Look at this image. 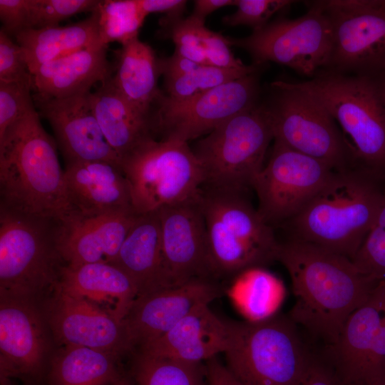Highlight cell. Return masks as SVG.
<instances>
[{
	"label": "cell",
	"instance_id": "obj_42",
	"mask_svg": "<svg viewBox=\"0 0 385 385\" xmlns=\"http://www.w3.org/2000/svg\"><path fill=\"white\" fill-rule=\"evenodd\" d=\"M31 0H0L2 29L10 36L29 29Z\"/></svg>",
	"mask_w": 385,
	"mask_h": 385
},
{
	"label": "cell",
	"instance_id": "obj_14",
	"mask_svg": "<svg viewBox=\"0 0 385 385\" xmlns=\"http://www.w3.org/2000/svg\"><path fill=\"white\" fill-rule=\"evenodd\" d=\"M334 171L323 162L274 140L270 158L252 184L258 212L272 227L285 224L309 202Z\"/></svg>",
	"mask_w": 385,
	"mask_h": 385
},
{
	"label": "cell",
	"instance_id": "obj_36",
	"mask_svg": "<svg viewBox=\"0 0 385 385\" xmlns=\"http://www.w3.org/2000/svg\"><path fill=\"white\" fill-rule=\"evenodd\" d=\"M98 2L95 0H31L29 29L58 26L61 21L72 16L92 12Z\"/></svg>",
	"mask_w": 385,
	"mask_h": 385
},
{
	"label": "cell",
	"instance_id": "obj_38",
	"mask_svg": "<svg viewBox=\"0 0 385 385\" xmlns=\"http://www.w3.org/2000/svg\"><path fill=\"white\" fill-rule=\"evenodd\" d=\"M31 82L0 81V138L14 123L34 108Z\"/></svg>",
	"mask_w": 385,
	"mask_h": 385
},
{
	"label": "cell",
	"instance_id": "obj_23",
	"mask_svg": "<svg viewBox=\"0 0 385 385\" xmlns=\"http://www.w3.org/2000/svg\"><path fill=\"white\" fill-rule=\"evenodd\" d=\"M64 178L73 211L93 215L133 209L130 186L119 163H66Z\"/></svg>",
	"mask_w": 385,
	"mask_h": 385
},
{
	"label": "cell",
	"instance_id": "obj_3",
	"mask_svg": "<svg viewBox=\"0 0 385 385\" xmlns=\"http://www.w3.org/2000/svg\"><path fill=\"white\" fill-rule=\"evenodd\" d=\"M385 180L361 165L334 171L309 202L285 225L292 239L351 260L381 207Z\"/></svg>",
	"mask_w": 385,
	"mask_h": 385
},
{
	"label": "cell",
	"instance_id": "obj_32",
	"mask_svg": "<svg viewBox=\"0 0 385 385\" xmlns=\"http://www.w3.org/2000/svg\"><path fill=\"white\" fill-rule=\"evenodd\" d=\"M98 17L101 44L112 42L121 45L138 37L148 16L137 0L99 1L93 10Z\"/></svg>",
	"mask_w": 385,
	"mask_h": 385
},
{
	"label": "cell",
	"instance_id": "obj_7",
	"mask_svg": "<svg viewBox=\"0 0 385 385\" xmlns=\"http://www.w3.org/2000/svg\"><path fill=\"white\" fill-rule=\"evenodd\" d=\"M120 165L138 214L195 199L205 183L194 152L178 140L150 138L123 156Z\"/></svg>",
	"mask_w": 385,
	"mask_h": 385
},
{
	"label": "cell",
	"instance_id": "obj_12",
	"mask_svg": "<svg viewBox=\"0 0 385 385\" xmlns=\"http://www.w3.org/2000/svg\"><path fill=\"white\" fill-rule=\"evenodd\" d=\"M332 29L324 69L377 78L385 69V0H322Z\"/></svg>",
	"mask_w": 385,
	"mask_h": 385
},
{
	"label": "cell",
	"instance_id": "obj_9",
	"mask_svg": "<svg viewBox=\"0 0 385 385\" xmlns=\"http://www.w3.org/2000/svg\"><path fill=\"white\" fill-rule=\"evenodd\" d=\"M64 262L55 220L0 207V295L27 298L53 289Z\"/></svg>",
	"mask_w": 385,
	"mask_h": 385
},
{
	"label": "cell",
	"instance_id": "obj_47",
	"mask_svg": "<svg viewBox=\"0 0 385 385\" xmlns=\"http://www.w3.org/2000/svg\"><path fill=\"white\" fill-rule=\"evenodd\" d=\"M236 0H197L194 2V9L190 15L200 21L205 22L206 17L222 7L235 5Z\"/></svg>",
	"mask_w": 385,
	"mask_h": 385
},
{
	"label": "cell",
	"instance_id": "obj_39",
	"mask_svg": "<svg viewBox=\"0 0 385 385\" xmlns=\"http://www.w3.org/2000/svg\"><path fill=\"white\" fill-rule=\"evenodd\" d=\"M294 2L289 0H236L237 10L222 19L227 26H247L253 31L270 22L272 16Z\"/></svg>",
	"mask_w": 385,
	"mask_h": 385
},
{
	"label": "cell",
	"instance_id": "obj_50",
	"mask_svg": "<svg viewBox=\"0 0 385 385\" xmlns=\"http://www.w3.org/2000/svg\"><path fill=\"white\" fill-rule=\"evenodd\" d=\"M376 79H378L385 88V69Z\"/></svg>",
	"mask_w": 385,
	"mask_h": 385
},
{
	"label": "cell",
	"instance_id": "obj_10",
	"mask_svg": "<svg viewBox=\"0 0 385 385\" xmlns=\"http://www.w3.org/2000/svg\"><path fill=\"white\" fill-rule=\"evenodd\" d=\"M265 104L274 140L309 155L338 171L358 163L340 128L314 98L292 82L272 83Z\"/></svg>",
	"mask_w": 385,
	"mask_h": 385
},
{
	"label": "cell",
	"instance_id": "obj_28",
	"mask_svg": "<svg viewBox=\"0 0 385 385\" xmlns=\"http://www.w3.org/2000/svg\"><path fill=\"white\" fill-rule=\"evenodd\" d=\"M160 60L153 48L138 37L121 45L112 81L127 101L139 113L153 119L152 108L161 92Z\"/></svg>",
	"mask_w": 385,
	"mask_h": 385
},
{
	"label": "cell",
	"instance_id": "obj_22",
	"mask_svg": "<svg viewBox=\"0 0 385 385\" xmlns=\"http://www.w3.org/2000/svg\"><path fill=\"white\" fill-rule=\"evenodd\" d=\"M232 332V322L220 319L202 304L157 339L138 351L188 363H202L225 353Z\"/></svg>",
	"mask_w": 385,
	"mask_h": 385
},
{
	"label": "cell",
	"instance_id": "obj_18",
	"mask_svg": "<svg viewBox=\"0 0 385 385\" xmlns=\"http://www.w3.org/2000/svg\"><path fill=\"white\" fill-rule=\"evenodd\" d=\"M139 215L134 209L93 215L73 211L55 220L56 245L64 264H111Z\"/></svg>",
	"mask_w": 385,
	"mask_h": 385
},
{
	"label": "cell",
	"instance_id": "obj_44",
	"mask_svg": "<svg viewBox=\"0 0 385 385\" xmlns=\"http://www.w3.org/2000/svg\"><path fill=\"white\" fill-rule=\"evenodd\" d=\"M142 10L147 14L154 12L165 14L162 23L181 18L187 1L183 0H137Z\"/></svg>",
	"mask_w": 385,
	"mask_h": 385
},
{
	"label": "cell",
	"instance_id": "obj_20",
	"mask_svg": "<svg viewBox=\"0 0 385 385\" xmlns=\"http://www.w3.org/2000/svg\"><path fill=\"white\" fill-rule=\"evenodd\" d=\"M48 319L56 338L65 346H80L120 356L132 349L124 321L91 302L54 286Z\"/></svg>",
	"mask_w": 385,
	"mask_h": 385
},
{
	"label": "cell",
	"instance_id": "obj_26",
	"mask_svg": "<svg viewBox=\"0 0 385 385\" xmlns=\"http://www.w3.org/2000/svg\"><path fill=\"white\" fill-rule=\"evenodd\" d=\"M111 264L130 277L138 297L173 287L164 265L158 212L139 215Z\"/></svg>",
	"mask_w": 385,
	"mask_h": 385
},
{
	"label": "cell",
	"instance_id": "obj_48",
	"mask_svg": "<svg viewBox=\"0 0 385 385\" xmlns=\"http://www.w3.org/2000/svg\"><path fill=\"white\" fill-rule=\"evenodd\" d=\"M113 385H133V380L129 373H125Z\"/></svg>",
	"mask_w": 385,
	"mask_h": 385
},
{
	"label": "cell",
	"instance_id": "obj_24",
	"mask_svg": "<svg viewBox=\"0 0 385 385\" xmlns=\"http://www.w3.org/2000/svg\"><path fill=\"white\" fill-rule=\"evenodd\" d=\"M55 286L122 322L138 297V289L130 277L111 263L76 267L64 265Z\"/></svg>",
	"mask_w": 385,
	"mask_h": 385
},
{
	"label": "cell",
	"instance_id": "obj_1",
	"mask_svg": "<svg viewBox=\"0 0 385 385\" xmlns=\"http://www.w3.org/2000/svg\"><path fill=\"white\" fill-rule=\"evenodd\" d=\"M277 261L292 282L295 301L289 318L327 347L336 343L348 318L379 283L351 259L295 239L279 243Z\"/></svg>",
	"mask_w": 385,
	"mask_h": 385
},
{
	"label": "cell",
	"instance_id": "obj_37",
	"mask_svg": "<svg viewBox=\"0 0 385 385\" xmlns=\"http://www.w3.org/2000/svg\"><path fill=\"white\" fill-rule=\"evenodd\" d=\"M162 26L168 30L175 53L201 65H207L202 43L205 22L189 16L162 23Z\"/></svg>",
	"mask_w": 385,
	"mask_h": 385
},
{
	"label": "cell",
	"instance_id": "obj_40",
	"mask_svg": "<svg viewBox=\"0 0 385 385\" xmlns=\"http://www.w3.org/2000/svg\"><path fill=\"white\" fill-rule=\"evenodd\" d=\"M0 81L33 83L22 48L2 29L0 31Z\"/></svg>",
	"mask_w": 385,
	"mask_h": 385
},
{
	"label": "cell",
	"instance_id": "obj_29",
	"mask_svg": "<svg viewBox=\"0 0 385 385\" xmlns=\"http://www.w3.org/2000/svg\"><path fill=\"white\" fill-rule=\"evenodd\" d=\"M14 37L24 52L31 75L43 64L83 48L101 45L98 17L93 11L90 16L75 24L28 29Z\"/></svg>",
	"mask_w": 385,
	"mask_h": 385
},
{
	"label": "cell",
	"instance_id": "obj_30",
	"mask_svg": "<svg viewBox=\"0 0 385 385\" xmlns=\"http://www.w3.org/2000/svg\"><path fill=\"white\" fill-rule=\"evenodd\" d=\"M119 356L80 346H65L51 360L46 385H113L125 372Z\"/></svg>",
	"mask_w": 385,
	"mask_h": 385
},
{
	"label": "cell",
	"instance_id": "obj_21",
	"mask_svg": "<svg viewBox=\"0 0 385 385\" xmlns=\"http://www.w3.org/2000/svg\"><path fill=\"white\" fill-rule=\"evenodd\" d=\"M89 93L63 98H39L41 115L50 123L66 163L106 160L120 164L93 113Z\"/></svg>",
	"mask_w": 385,
	"mask_h": 385
},
{
	"label": "cell",
	"instance_id": "obj_27",
	"mask_svg": "<svg viewBox=\"0 0 385 385\" xmlns=\"http://www.w3.org/2000/svg\"><path fill=\"white\" fill-rule=\"evenodd\" d=\"M89 101L103 135L120 159L144 140L155 137L153 119L127 101L112 76L89 93Z\"/></svg>",
	"mask_w": 385,
	"mask_h": 385
},
{
	"label": "cell",
	"instance_id": "obj_5",
	"mask_svg": "<svg viewBox=\"0 0 385 385\" xmlns=\"http://www.w3.org/2000/svg\"><path fill=\"white\" fill-rule=\"evenodd\" d=\"M200 203L212 278L237 277L277 260L279 242L273 227L245 193L202 188Z\"/></svg>",
	"mask_w": 385,
	"mask_h": 385
},
{
	"label": "cell",
	"instance_id": "obj_11",
	"mask_svg": "<svg viewBox=\"0 0 385 385\" xmlns=\"http://www.w3.org/2000/svg\"><path fill=\"white\" fill-rule=\"evenodd\" d=\"M229 40L248 51L256 66L273 61L312 78L329 64L332 29L321 1H313L299 18L276 20L249 36Z\"/></svg>",
	"mask_w": 385,
	"mask_h": 385
},
{
	"label": "cell",
	"instance_id": "obj_8",
	"mask_svg": "<svg viewBox=\"0 0 385 385\" xmlns=\"http://www.w3.org/2000/svg\"><path fill=\"white\" fill-rule=\"evenodd\" d=\"M273 132L265 105L226 120L196 143L206 188L245 193L263 168Z\"/></svg>",
	"mask_w": 385,
	"mask_h": 385
},
{
	"label": "cell",
	"instance_id": "obj_41",
	"mask_svg": "<svg viewBox=\"0 0 385 385\" xmlns=\"http://www.w3.org/2000/svg\"><path fill=\"white\" fill-rule=\"evenodd\" d=\"M202 43L207 65L221 68H237L246 66L232 53L229 38L205 27Z\"/></svg>",
	"mask_w": 385,
	"mask_h": 385
},
{
	"label": "cell",
	"instance_id": "obj_35",
	"mask_svg": "<svg viewBox=\"0 0 385 385\" xmlns=\"http://www.w3.org/2000/svg\"><path fill=\"white\" fill-rule=\"evenodd\" d=\"M352 261L373 280H385V190L374 222Z\"/></svg>",
	"mask_w": 385,
	"mask_h": 385
},
{
	"label": "cell",
	"instance_id": "obj_25",
	"mask_svg": "<svg viewBox=\"0 0 385 385\" xmlns=\"http://www.w3.org/2000/svg\"><path fill=\"white\" fill-rule=\"evenodd\" d=\"M107 46L96 45L40 66L32 73L39 98H63L91 92L111 77Z\"/></svg>",
	"mask_w": 385,
	"mask_h": 385
},
{
	"label": "cell",
	"instance_id": "obj_49",
	"mask_svg": "<svg viewBox=\"0 0 385 385\" xmlns=\"http://www.w3.org/2000/svg\"><path fill=\"white\" fill-rule=\"evenodd\" d=\"M0 385H14L10 379L0 377Z\"/></svg>",
	"mask_w": 385,
	"mask_h": 385
},
{
	"label": "cell",
	"instance_id": "obj_13",
	"mask_svg": "<svg viewBox=\"0 0 385 385\" xmlns=\"http://www.w3.org/2000/svg\"><path fill=\"white\" fill-rule=\"evenodd\" d=\"M259 91L255 72L183 101L161 93L153 113L155 134L188 143L258 104Z\"/></svg>",
	"mask_w": 385,
	"mask_h": 385
},
{
	"label": "cell",
	"instance_id": "obj_34",
	"mask_svg": "<svg viewBox=\"0 0 385 385\" xmlns=\"http://www.w3.org/2000/svg\"><path fill=\"white\" fill-rule=\"evenodd\" d=\"M255 64L237 68L202 65L185 75L165 79L167 96L175 101L192 98L227 82L257 72Z\"/></svg>",
	"mask_w": 385,
	"mask_h": 385
},
{
	"label": "cell",
	"instance_id": "obj_31",
	"mask_svg": "<svg viewBox=\"0 0 385 385\" xmlns=\"http://www.w3.org/2000/svg\"><path fill=\"white\" fill-rule=\"evenodd\" d=\"M129 374L133 385H207L202 363H188L138 351Z\"/></svg>",
	"mask_w": 385,
	"mask_h": 385
},
{
	"label": "cell",
	"instance_id": "obj_43",
	"mask_svg": "<svg viewBox=\"0 0 385 385\" xmlns=\"http://www.w3.org/2000/svg\"><path fill=\"white\" fill-rule=\"evenodd\" d=\"M298 385H346L322 356H313L310 365Z\"/></svg>",
	"mask_w": 385,
	"mask_h": 385
},
{
	"label": "cell",
	"instance_id": "obj_51",
	"mask_svg": "<svg viewBox=\"0 0 385 385\" xmlns=\"http://www.w3.org/2000/svg\"><path fill=\"white\" fill-rule=\"evenodd\" d=\"M372 385H385V379L381 381H379L376 384H374Z\"/></svg>",
	"mask_w": 385,
	"mask_h": 385
},
{
	"label": "cell",
	"instance_id": "obj_15",
	"mask_svg": "<svg viewBox=\"0 0 385 385\" xmlns=\"http://www.w3.org/2000/svg\"><path fill=\"white\" fill-rule=\"evenodd\" d=\"M323 357L346 385H372L385 379V280L350 315Z\"/></svg>",
	"mask_w": 385,
	"mask_h": 385
},
{
	"label": "cell",
	"instance_id": "obj_17",
	"mask_svg": "<svg viewBox=\"0 0 385 385\" xmlns=\"http://www.w3.org/2000/svg\"><path fill=\"white\" fill-rule=\"evenodd\" d=\"M200 196L157 211L164 265L173 287L212 278Z\"/></svg>",
	"mask_w": 385,
	"mask_h": 385
},
{
	"label": "cell",
	"instance_id": "obj_19",
	"mask_svg": "<svg viewBox=\"0 0 385 385\" xmlns=\"http://www.w3.org/2000/svg\"><path fill=\"white\" fill-rule=\"evenodd\" d=\"M221 294L212 279L197 278L138 297L124 319L132 349L160 337L195 309L210 304Z\"/></svg>",
	"mask_w": 385,
	"mask_h": 385
},
{
	"label": "cell",
	"instance_id": "obj_4",
	"mask_svg": "<svg viewBox=\"0 0 385 385\" xmlns=\"http://www.w3.org/2000/svg\"><path fill=\"white\" fill-rule=\"evenodd\" d=\"M314 98L340 128L357 163L385 180V88L376 78L322 70L292 83Z\"/></svg>",
	"mask_w": 385,
	"mask_h": 385
},
{
	"label": "cell",
	"instance_id": "obj_6",
	"mask_svg": "<svg viewBox=\"0 0 385 385\" xmlns=\"http://www.w3.org/2000/svg\"><path fill=\"white\" fill-rule=\"evenodd\" d=\"M226 367L242 385H298L314 354L283 315L232 322Z\"/></svg>",
	"mask_w": 385,
	"mask_h": 385
},
{
	"label": "cell",
	"instance_id": "obj_45",
	"mask_svg": "<svg viewBox=\"0 0 385 385\" xmlns=\"http://www.w3.org/2000/svg\"><path fill=\"white\" fill-rule=\"evenodd\" d=\"M200 66L202 65L175 52L171 56L160 60L161 74L164 76L165 79L185 75Z\"/></svg>",
	"mask_w": 385,
	"mask_h": 385
},
{
	"label": "cell",
	"instance_id": "obj_46",
	"mask_svg": "<svg viewBox=\"0 0 385 385\" xmlns=\"http://www.w3.org/2000/svg\"><path fill=\"white\" fill-rule=\"evenodd\" d=\"M207 385H242L216 356L205 361Z\"/></svg>",
	"mask_w": 385,
	"mask_h": 385
},
{
	"label": "cell",
	"instance_id": "obj_2",
	"mask_svg": "<svg viewBox=\"0 0 385 385\" xmlns=\"http://www.w3.org/2000/svg\"><path fill=\"white\" fill-rule=\"evenodd\" d=\"M0 207L53 220L73 212L56 143L35 108L0 138Z\"/></svg>",
	"mask_w": 385,
	"mask_h": 385
},
{
	"label": "cell",
	"instance_id": "obj_16",
	"mask_svg": "<svg viewBox=\"0 0 385 385\" xmlns=\"http://www.w3.org/2000/svg\"><path fill=\"white\" fill-rule=\"evenodd\" d=\"M0 377L38 385L46 376V341L33 299L1 297Z\"/></svg>",
	"mask_w": 385,
	"mask_h": 385
},
{
	"label": "cell",
	"instance_id": "obj_33",
	"mask_svg": "<svg viewBox=\"0 0 385 385\" xmlns=\"http://www.w3.org/2000/svg\"><path fill=\"white\" fill-rule=\"evenodd\" d=\"M237 277L238 286L245 294V309L252 321L274 315L284 293L280 280L264 267L247 270Z\"/></svg>",
	"mask_w": 385,
	"mask_h": 385
}]
</instances>
